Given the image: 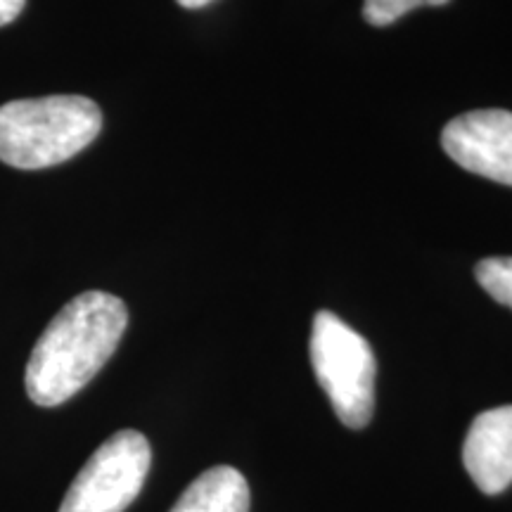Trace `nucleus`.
<instances>
[{
  "instance_id": "obj_3",
  "label": "nucleus",
  "mask_w": 512,
  "mask_h": 512,
  "mask_svg": "<svg viewBox=\"0 0 512 512\" xmlns=\"http://www.w3.org/2000/svg\"><path fill=\"white\" fill-rule=\"evenodd\" d=\"M311 366L337 418L349 430H363L375 413V354L351 325L332 311L313 316Z\"/></svg>"
},
{
  "instance_id": "obj_11",
  "label": "nucleus",
  "mask_w": 512,
  "mask_h": 512,
  "mask_svg": "<svg viewBox=\"0 0 512 512\" xmlns=\"http://www.w3.org/2000/svg\"><path fill=\"white\" fill-rule=\"evenodd\" d=\"M178 5H181V8H188V10H200V8H204V5H209L211 0H176Z\"/></svg>"
},
{
  "instance_id": "obj_8",
  "label": "nucleus",
  "mask_w": 512,
  "mask_h": 512,
  "mask_svg": "<svg viewBox=\"0 0 512 512\" xmlns=\"http://www.w3.org/2000/svg\"><path fill=\"white\" fill-rule=\"evenodd\" d=\"M477 283L498 304L512 309V256H489L475 268Z\"/></svg>"
},
{
  "instance_id": "obj_4",
  "label": "nucleus",
  "mask_w": 512,
  "mask_h": 512,
  "mask_svg": "<svg viewBox=\"0 0 512 512\" xmlns=\"http://www.w3.org/2000/svg\"><path fill=\"white\" fill-rule=\"evenodd\" d=\"M152 465L143 434L121 430L88 458L57 512H124L136 501Z\"/></svg>"
},
{
  "instance_id": "obj_9",
  "label": "nucleus",
  "mask_w": 512,
  "mask_h": 512,
  "mask_svg": "<svg viewBox=\"0 0 512 512\" xmlns=\"http://www.w3.org/2000/svg\"><path fill=\"white\" fill-rule=\"evenodd\" d=\"M446 3L448 0H366L363 19L370 27H389L415 8H439Z\"/></svg>"
},
{
  "instance_id": "obj_1",
  "label": "nucleus",
  "mask_w": 512,
  "mask_h": 512,
  "mask_svg": "<svg viewBox=\"0 0 512 512\" xmlns=\"http://www.w3.org/2000/svg\"><path fill=\"white\" fill-rule=\"evenodd\" d=\"M128 309L107 292H83L50 320L27 363L29 399L41 408L69 401L100 373L117 351Z\"/></svg>"
},
{
  "instance_id": "obj_7",
  "label": "nucleus",
  "mask_w": 512,
  "mask_h": 512,
  "mask_svg": "<svg viewBox=\"0 0 512 512\" xmlns=\"http://www.w3.org/2000/svg\"><path fill=\"white\" fill-rule=\"evenodd\" d=\"M249 484L235 467H209L183 491L171 512H249Z\"/></svg>"
},
{
  "instance_id": "obj_10",
  "label": "nucleus",
  "mask_w": 512,
  "mask_h": 512,
  "mask_svg": "<svg viewBox=\"0 0 512 512\" xmlns=\"http://www.w3.org/2000/svg\"><path fill=\"white\" fill-rule=\"evenodd\" d=\"M27 0H0V27H8L22 15Z\"/></svg>"
},
{
  "instance_id": "obj_6",
  "label": "nucleus",
  "mask_w": 512,
  "mask_h": 512,
  "mask_svg": "<svg viewBox=\"0 0 512 512\" xmlns=\"http://www.w3.org/2000/svg\"><path fill=\"white\" fill-rule=\"evenodd\" d=\"M467 475L486 496L512 484V406H498L472 420L463 444Z\"/></svg>"
},
{
  "instance_id": "obj_5",
  "label": "nucleus",
  "mask_w": 512,
  "mask_h": 512,
  "mask_svg": "<svg viewBox=\"0 0 512 512\" xmlns=\"http://www.w3.org/2000/svg\"><path fill=\"white\" fill-rule=\"evenodd\" d=\"M441 147L460 169L494 183L512 185V112L475 110L451 119Z\"/></svg>"
},
{
  "instance_id": "obj_2",
  "label": "nucleus",
  "mask_w": 512,
  "mask_h": 512,
  "mask_svg": "<svg viewBox=\"0 0 512 512\" xmlns=\"http://www.w3.org/2000/svg\"><path fill=\"white\" fill-rule=\"evenodd\" d=\"M102 112L83 95H46L0 105V162L36 171L79 155L98 138Z\"/></svg>"
}]
</instances>
